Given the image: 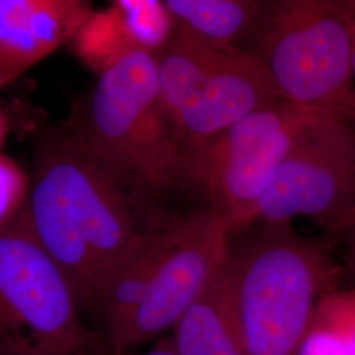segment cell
Here are the masks:
<instances>
[{
  "label": "cell",
  "instance_id": "12",
  "mask_svg": "<svg viewBox=\"0 0 355 355\" xmlns=\"http://www.w3.org/2000/svg\"><path fill=\"white\" fill-rule=\"evenodd\" d=\"M171 218L168 216L105 280L94 311L104 321L107 343L124 328L148 291L168 245Z\"/></svg>",
  "mask_w": 355,
  "mask_h": 355
},
{
  "label": "cell",
  "instance_id": "5",
  "mask_svg": "<svg viewBox=\"0 0 355 355\" xmlns=\"http://www.w3.org/2000/svg\"><path fill=\"white\" fill-rule=\"evenodd\" d=\"M320 119L283 101L267 104L184 154L187 186L228 223L232 236L241 233L284 159Z\"/></svg>",
  "mask_w": 355,
  "mask_h": 355
},
{
  "label": "cell",
  "instance_id": "19",
  "mask_svg": "<svg viewBox=\"0 0 355 355\" xmlns=\"http://www.w3.org/2000/svg\"><path fill=\"white\" fill-rule=\"evenodd\" d=\"M345 230L347 232L346 254H345L346 268H347V272L350 274L352 279L354 280L355 283V218Z\"/></svg>",
  "mask_w": 355,
  "mask_h": 355
},
{
  "label": "cell",
  "instance_id": "6",
  "mask_svg": "<svg viewBox=\"0 0 355 355\" xmlns=\"http://www.w3.org/2000/svg\"><path fill=\"white\" fill-rule=\"evenodd\" d=\"M79 308L23 209L0 228V355H71L98 347Z\"/></svg>",
  "mask_w": 355,
  "mask_h": 355
},
{
  "label": "cell",
  "instance_id": "7",
  "mask_svg": "<svg viewBox=\"0 0 355 355\" xmlns=\"http://www.w3.org/2000/svg\"><path fill=\"white\" fill-rule=\"evenodd\" d=\"M309 217L333 232L355 218V129L320 119L296 144L257 204L252 227Z\"/></svg>",
  "mask_w": 355,
  "mask_h": 355
},
{
  "label": "cell",
  "instance_id": "2",
  "mask_svg": "<svg viewBox=\"0 0 355 355\" xmlns=\"http://www.w3.org/2000/svg\"><path fill=\"white\" fill-rule=\"evenodd\" d=\"M232 239L227 275L246 355H297L318 300L338 267L291 223H259Z\"/></svg>",
  "mask_w": 355,
  "mask_h": 355
},
{
  "label": "cell",
  "instance_id": "15",
  "mask_svg": "<svg viewBox=\"0 0 355 355\" xmlns=\"http://www.w3.org/2000/svg\"><path fill=\"white\" fill-rule=\"evenodd\" d=\"M297 355H355V288L321 296Z\"/></svg>",
  "mask_w": 355,
  "mask_h": 355
},
{
  "label": "cell",
  "instance_id": "1",
  "mask_svg": "<svg viewBox=\"0 0 355 355\" xmlns=\"http://www.w3.org/2000/svg\"><path fill=\"white\" fill-rule=\"evenodd\" d=\"M153 199L89 152L70 127L38 141L24 212L80 308L94 309L116 267L165 224L168 216Z\"/></svg>",
  "mask_w": 355,
  "mask_h": 355
},
{
  "label": "cell",
  "instance_id": "18",
  "mask_svg": "<svg viewBox=\"0 0 355 355\" xmlns=\"http://www.w3.org/2000/svg\"><path fill=\"white\" fill-rule=\"evenodd\" d=\"M71 355H135L132 353H129V350H114L111 347H92V349H87V350H83V352H78L76 354ZM139 355H178L175 349H174V345L171 341V337L165 338L164 341L158 343L154 349L144 353V354Z\"/></svg>",
  "mask_w": 355,
  "mask_h": 355
},
{
  "label": "cell",
  "instance_id": "8",
  "mask_svg": "<svg viewBox=\"0 0 355 355\" xmlns=\"http://www.w3.org/2000/svg\"><path fill=\"white\" fill-rule=\"evenodd\" d=\"M232 237L228 223L208 207L173 216L168 245L148 291L107 346L130 350L174 329L227 266Z\"/></svg>",
  "mask_w": 355,
  "mask_h": 355
},
{
  "label": "cell",
  "instance_id": "9",
  "mask_svg": "<svg viewBox=\"0 0 355 355\" xmlns=\"http://www.w3.org/2000/svg\"><path fill=\"white\" fill-rule=\"evenodd\" d=\"M282 101L266 67L243 48H224L203 85L171 121L183 153L195 150L237 121Z\"/></svg>",
  "mask_w": 355,
  "mask_h": 355
},
{
  "label": "cell",
  "instance_id": "11",
  "mask_svg": "<svg viewBox=\"0 0 355 355\" xmlns=\"http://www.w3.org/2000/svg\"><path fill=\"white\" fill-rule=\"evenodd\" d=\"M173 330L178 355H246L233 315L227 266Z\"/></svg>",
  "mask_w": 355,
  "mask_h": 355
},
{
  "label": "cell",
  "instance_id": "16",
  "mask_svg": "<svg viewBox=\"0 0 355 355\" xmlns=\"http://www.w3.org/2000/svg\"><path fill=\"white\" fill-rule=\"evenodd\" d=\"M117 13L128 38L137 51L155 57L175 31V21L158 0H117L111 4Z\"/></svg>",
  "mask_w": 355,
  "mask_h": 355
},
{
  "label": "cell",
  "instance_id": "4",
  "mask_svg": "<svg viewBox=\"0 0 355 355\" xmlns=\"http://www.w3.org/2000/svg\"><path fill=\"white\" fill-rule=\"evenodd\" d=\"M69 127L89 152L153 198L187 187L184 153L158 101L150 54L130 51L103 70Z\"/></svg>",
  "mask_w": 355,
  "mask_h": 355
},
{
  "label": "cell",
  "instance_id": "10",
  "mask_svg": "<svg viewBox=\"0 0 355 355\" xmlns=\"http://www.w3.org/2000/svg\"><path fill=\"white\" fill-rule=\"evenodd\" d=\"M92 12L80 0H0V89L71 41Z\"/></svg>",
  "mask_w": 355,
  "mask_h": 355
},
{
  "label": "cell",
  "instance_id": "22",
  "mask_svg": "<svg viewBox=\"0 0 355 355\" xmlns=\"http://www.w3.org/2000/svg\"><path fill=\"white\" fill-rule=\"evenodd\" d=\"M353 127H354V129H355V124H354V125H353Z\"/></svg>",
  "mask_w": 355,
  "mask_h": 355
},
{
  "label": "cell",
  "instance_id": "14",
  "mask_svg": "<svg viewBox=\"0 0 355 355\" xmlns=\"http://www.w3.org/2000/svg\"><path fill=\"white\" fill-rule=\"evenodd\" d=\"M175 26L216 46L241 48L249 41L265 1L254 0H166Z\"/></svg>",
  "mask_w": 355,
  "mask_h": 355
},
{
  "label": "cell",
  "instance_id": "3",
  "mask_svg": "<svg viewBox=\"0 0 355 355\" xmlns=\"http://www.w3.org/2000/svg\"><path fill=\"white\" fill-rule=\"evenodd\" d=\"M355 1H265L245 51L266 67L283 102L355 124Z\"/></svg>",
  "mask_w": 355,
  "mask_h": 355
},
{
  "label": "cell",
  "instance_id": "21",
  "mask_svg": "<svg viewBox=\"0 0 355 355\" xmlns=\"http://www.w3.org/2000/svg\"><path fill=\"white\" fill-rule=\"evenodd\" d=\"M353 66H354L355 71V23L354 28H353Z\"/></svg>",
  "mask_w": 355,
  "mask_h": 355
},
{
  "label": "cell",
  "instance_id": "17",
  "mask_svg": "<svg viewBox=\"0 0 355 355\" xmlns=\"http://www.w3.org/2000/svg\"><path fill=\"white\" fill-rule=\"evenodd\" d=\"M31 178L11 157L0 153V228L11 224L28 202Z\"/></svg>",
  "mask_w": 355,
  "mask_h": 355
},
{
  "label": "cell",
  "instance_id": "20",
  "mask_svg": "<svg viewBox=\"0 0 355 355\" xmlns=\"http://www.w3.org/2000/svg\"><path fill=\"white\" fill-rule=\"evenodd\" d=\"M8 132H10V119L6 114V111L0 107V153H1V148L6 144Z\"/></svg>",
  "mask_w": 355,
  "mask_h": 355
},
{
  "label": "cell",
  "instance_id": "13",
  "mask_svg": "<svg viewBox=\"0 0 355 355\" xmlns=\"http://www.w3.org/2000/svg\"><path fill=\"white\" fill-rule=\"evenodd\" d=\"M224 46H216L175 26L155 58L158 101L170 125L173 119L203 85Z\"/></svg>",
  "mask_w": 355,
  "mask_h": 355
}]
</instances>
